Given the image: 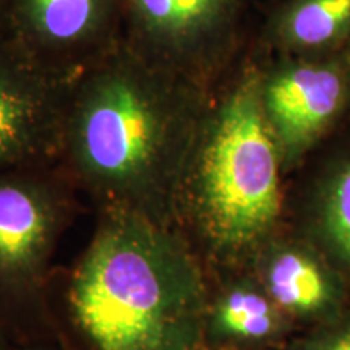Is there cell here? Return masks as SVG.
Returning a JSON list of instances; mask_svg holds the SVG:
<instances>
[{"instance_id":"obj_1","label":"cell","mask_w":350,"mask_h":350,"mask_svg":"<svg viewBox=\"0 0 350 350\" xmlns=\"http://www.w3.org/2000/svg\"><path fill=\"white\" fill-rule=\"evenodd\" d=\"M213 93L120 41L75 77L64 130L93 180L146 193L188 161Z\"/></svg>"},{"instance_id":"obj_2","label":"cell","mask_w":350,"mask_h":350,"mask_svg":"<svg viewBox=\"0 0 350 350\" xmlns=\"http://www.w3.org/2000/svg\"><path fill=\"white\" fill-rule=\"evenodd\" d=\"M281 169L260 103V64L247 62L214 90L183 172L214 243L240 250L269 234L282 209Z\"/></svg>"},{"instance_id":"obj_3","label":"cell","mask_w":350,"mask_h":350,"mask_svg":"<svg viewBox=\"0 0 350 350\" xmlns=\"http://www.w3.org/2000/svg\"><path fill=\"white\" fill-rule=\"evenodd\" d=\"M150 227L113 222L73 282L77 319L99 350H188L195 287Z\"/></svg>"},{"instance_id":"obj_4","label":"cell","mask_w":350,"mask_h":350,"mask_svg":"<svg viewBox=\"0 0 350 350\" xmlns=\"http://www.w3.org/2000/svg\"><path fill=\"white\" fill-rule=\"evenodd\" d=\"M248 0H122V42L150 62L216 90L242 47Z\"/></svg>"},{"instance_id":"obj_5","label":"cell","mask_w":350,"mask_h":350,"mask_svg":"<svg viewBox=\"0 0 350 350\" xmlns=\"http://www.w3.org/2000/svg\"><path fill=\"white\" fill-rule=\"evenodd\" d=\"M260 103L282 167L299 164L350 111L344 55H275L260 64Z\"/></svg>"},{"instance_id":"obj_6","label":"cell","mask_w":350,"mask_h":350,"mask_svg":"<svg viewBox=\"0 0 350 350\" xmlns=\"http://www.w3.org/2000/svg\"><path fill=\"white\" fill-rule=\"evenodd\" d=\"M122 0H3L0 34L44 67L77 77L120 41Z\"/></svg>"},{"instance_id":"obj_7","label":"cell","mask_w":350,"mask_h":350,"mask_svg":"<svg viewBox=\"0 0 350 350\" xmlns=\"http://www.w3.org/2000/svg\"><path fill=\"white\" fill-rule=\"evenodd\" d=\"M73 80L0 34V169L34 159L64 129Z\"/></svg>"},{"instance_id":"obj_8","label":"cell","mask_w":350,"mask_h":350,"mask_svg":"<svg viewBox=\"0 0 350 350\" xmlns=\"http://www.w3.org/2000/svg\"><path fill=\"white\" fill-rule=\"evenodd\" d=\"M275 55L331 57L350 46V0H284L266 23Z\"/></svg>"},{"instance_id":"obj_9","label":"cell","mask_w":350,"mask_h":350,"mask_svg":"<svg viewBox=\"0 0 350 350\" xmlns=\"http://www.w3.org/2000/svg\"><path fill=\"white\" fill-rule=\"evenodd\" d=\"M49 224L42 191L21 175L0 174V284L18 281L31 268Z\"/></svg>"},{"instance_id":"obj_10","label":"cell","mask_w":350,"mask_h":350,"mask_svg":"<svg viewBox=\"0 0 350 350\" xmlns=\"http://www.w3.org/2000/svg\"><path fill=\"white\" fill-rule=\"evenodd\" d=\"M269 299L297 317L327 319L338 313L340 288L325 262L300 248L275 253L266 271Z\"/></svg>"},{"instance_id":"obj_11","label":"cell","mask_w":350,"mask_h":350,"mask_svg":"<svg viewBox=\"0 0 350 350\" xmlns=\"http://www.w3.org/2000/svg\"><path fill=\"white\" fill-rule=\"evenodd\" d=\"M310 221L319 242L350 273V150L332 159L317 178Z\"/></svg>"},{"instance_id":"obj_12","label":"cell","mask_w":350,"mask_h":350,"mask_svg":"<svg viewBox=\"0 0 350 350\" xmlns=\"http://www.w3.org/2000/svg\"><path fill=\"white\" fill-rule=\"evenodd\" d=\"M216 325L230 338L266 339L279 327L278 305L255 291L237 288L227 294L219 304Z\"/></svg>"},{"instance_id":"obj_13","label":"cell","mask_w":350,"mask_h":350,"mask_svg":"<svg viewBox=\"0 0 350 350\" xmlns=\"http://www.w3.org/2000/svg\"><path fill=\"white\" fill-rule=\"evenodd\" d=\"M306 350H350V321L338 323L319 332Z\"/></svg>"},{"instance_id":"obj_14","label":"cell","mask_w":350,"mask_h":350,"mask_svg":"<svg viewBox=\"0 0 350 350\" xmlns=\"http://www.w3.org/2000/svg\"><path fill=\"white\" fill-rule=\"evenodd\" d=\"M344 60H345V67H347L349 70V77H350V46L347 47V49L344 51Z\"/></svg>"},{"instance_id":"obj_15","label":"cell","mask_w":350,"mask_h":350,"mask_svg":"<svg viewBox=\"0 0 350 350\" xmlns=\"http://www.w3.org/2000/svg\"><path fill=\"white\" fill-rule=\"evenodd\" d=\"M2 5H3V0H0V12H2Z\"/></svg>"}]
</instances>
